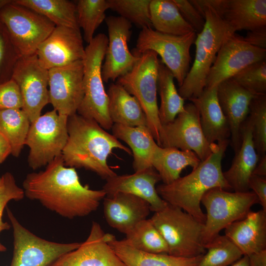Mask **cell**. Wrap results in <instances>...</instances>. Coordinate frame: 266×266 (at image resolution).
<instances>
[{"label": "cell", "instance_id": "cell-1", "mask_svg": "<svg viewBox=\"0 0 266 266\" xmlns=\"http://www.w3.org/2000/svg\"><path fill=\"white\" fill-rule=\"evenodd\" d=\"M25 196L37 200L47 209L67 219L82 217L96 211L106 193L83 185L73 167L65 166L62 155L45 169L27 175L23 182Z\"/></svg>", "mask_w": 266, "mask_h": 266}, {"label": "cell", "instance_id": "cell-2", "mask_svg": "<svg viewBox=\"0 0 266 266\" xmlns=\"http://www.w3.org/2000/svg\"><path fill=\"white\" fill-rule=\"evenodd\" d=\"M68 139L62 153L66 166L91 170L105 180L117 174L108 165L114 149L132 155L130 149L95 121L77 113L67 119Z\"/></svg>", "mask_w": 266, "mask_h": 266}, {"label": "cell", "instance_id": "cell-3", "mask_svg": "<svg viewBox=\"0 0 266 266\" xmlns=\"http://www.w3.org/2000/svg\"><path fill=\"white\" fill-rule=\"evenodd\" d=\"M229 140L217 142L212 153L189 174L169 184L156 187L158 194L167 203L179 207L204 224L206 215L201 209V200L208 190L221 188L232 190L222 169V160Z\"/></svg>", "mask_w": 266, "mask_h": 266}, {"label": "cell", "instance_id": "cell-4", "mask_svg": "<svg viewBox=\"0 0 266 266\" xmlns=\"http://www.w3.org/2000/svg\"><path fill=\"white\" fill-rule=\"evenodd\" d=\"M205 19L201 32L195 41L194 63L178 92L185 99L199 96L205 88V81L217 54L225 39L235 33L215 11L205 8L199 11Z\"/></svg>", "mask_w": 266, "mask_h": 266}, {"label": "cell", "instance_id": "cell-5", "mask_svg": "<svg viewBox=\"0 0 266 266\" xmlns=\"http://www.w3.org/2000/svg\"><path fill=\"white\" fill-rule=\"evenodd\" d=\"M108 44L107 36L100 33L85 48L83 65L84 95L77 113L97 122L104 130L113 125L108 112V99L101 75L102 63Z\"/></svg>", "mask_w": 266, "mask_h": 266}, {"label": "cell", "instance_id": "cell-6", "mask_svg": "<svg viewBox=\"0 0 266 266\" xmlns=\"http://www.w3.org/2000/svg\"><path fill=\"white\" fill-rule=\"evenodd\" d=\"M165 239L168 254L182 258L203 255L204 223L181 208L167 203L150 218Z\"/></svg>", "mask_w": 266, "mask_h": 266}, {"label": "cell", "instance_id": "cell-7", "mask_svg": "<svg viewBox=\"0 0 266 266\" xmlns=\"http://www.w3.org/2000/svg\"><path fill=\"white\" fill-rule=\"evenodd\" d=\"M159 64L155 52L146 51L130 71L117 79V83L137 100L146 115L148 128L160 146L162 125L157 103Z\"/></svg>", "mask_w": 266, "mask_h": 266}, {"label": "cell", "instance_id": "cell-8", "mask_svg": "<svg viewBox=\"0 0 266 266\" xmlns=\"http://www.w3.org/2000/svg\"><path fill=\"white\" fill-rule=\"evenodd\" d=\"M201 203L206 210L203 236L205 245L228 226L244 218L259 201L252 191L231 192L214 188L205 193Z\"/></svg>", "mask_w": 266, "mask_h": 266}, {"label": "cell", "instance_id": "cell-9", "mask_svg": "<svg viewBox=\"0 0 266 266\" xmlns=\"http://www.w3.org/2000/svg\"><path fill=\"white\" fill-rule=\"evenodd\" d=\"M196 37L195 32L174 35L158 32L152 28H144L139 33L132 53L139 57L146 51L155 52L161 57L162 63L172 72L180 87L190 69V50Z\"/></svg>", "mask_w": 266, "mask_h": 266}, {"label": "cell", "instance_id": "cell-10", "mask_svg": "<svg viewBox=\"0 0 266 266\" xmlns=\"http://www.w3.org/2000/svg\"><path fill=\"white\" fill-rule=\"evenodd\" d=\"M0 19L21 57L35 54L56 27L42 15L13 0L0 10Z\"/></svg>", "mask_w": 266, "mask_h": 266}, {"label": "cell", "instance_id": "cell-11", "mask_svg": "<svg viewBox=\"0 0 266 266\" xmlns=\"http://www.w3.org/2000/svg\"><path fill=\"white\" fill-rule=\"evenodd\" d=\"M67 119L53 109L31 123L25 145L30 149L28 165L33 170L62 155L68 139Z\"/></svg>", "mask_w": 266, "mask_h": 266}, {"label": "cell", "instance_id": "cell-12", "mask_svg": "<svg viewBox=\"0 0 266 266\" xmlns=\"http://www.w3.org/2000/svg\"><path fill=\"white\" fill-rule=\"evenodd\" d=\"M6 212L13 230V251L10 266H50L81 243H59L43 239L24 227L10 209Z\"/></svg>", "mask_w": 266, "mask_h": 266}, {"label": "cell", "instance_id": "cell-13", "mask_svg": "<svg viewBox=\"0 0 266 266\" xmlns=\"http://www.w3.org/2000/svg\"><path fill=\"white\" fill-rule=\"evenodd\" d=\"M217 143H210L205 137L200 123V114L195 105H185L184 110L174 120L162 125L160 146L194 152L203 161L215 150Z\"/></svg>", "mask_w": 266, "mask_h": 266}, {"label": "cell", "instance_id": "cell-14", "mask_svg": "<svg viewBox=\"0 0 266 266\" xmlns=\"http://www.w3.org/2000/svg\"><path fill=\"white\" fill-rule=\"evenodd\" d=\"M11 79L19 88L23 100L22 109L32 123L49 103L48 70L41 66L36 54L20 57Z\"/></svg>", "mask_w": 266, "mask_h": 266}, {"label": "cell", "instance_id": "cell-15", "mask_svg": "<svg viewBox=\"0 0 266 266\" xmlns=\"http://www.w3.org/2000/svg\"><path fill=\"white\" fill-rule=\"evenodd\" d=\"M266 49L251 45L235 33L223 42L205 81V88L217 86L249 65L266 59Z\"/></svg>", "mask_w": 266, "mask_h": 266}, {"label": "cell", "instance_id": "cell-16", "mask_svg": "<svg viewBox=\"0 0 266 266\" xmlns=\"http://www.w3.org/2000/svg\"><path fill=\"white\" fill-rule=\"evenodd\" d=\"M82 60L48 70L49 103L60 115L77 113L83 91Z\"/></svg>", "mask_w": 266, "mask_h": 266}, {"label": "cell", "instance_id": "cell-17", "mask_svg": "<svg viewBox=\"0 0 266 266\" xmlns=\"http://www.w3.org/2000/svg\"><path fill=\"white\" fill-rule=\"evenodd\" d=\"M108 29V44L101 68L103 82L114 81L130 71L139 59L128 48L132 24L121 16L105 18Z\"/></svg>", "mask_w": 266, "mask_h": 266}, {"label": "cell", "instance_id": "cell-18", "mask_svg": "<svg viewBox=\"0 0 266 266\" xmlns=\"http://www.w3.org/2000/svg\"><path fill=\"white\" fill-rule=\"evenodd\" d=\"M35 54L41 66L47 70L82 60L85 48L80 29L56 26Z\"/></svg>", "mask_w": 266, "mask_h": 266}, {"label": "cell", "instance_id": "cell-19", "mask_svg": "<svg viewBox=\"0 0 266 266\" xmlns=\"http://www.w3.org/2000/svg\"><path fill=\"white\" fill-rule=\"evenodd\" d=\"M108 236L99 223L93 222L86 240L50 266H126L108 243Z\"/></svg>", "mask_w": 266, "mask_h": 266}, {"label": "cell", "instance_id": "cell-20", "mask_svg": "<svg viewBox=\"0 0 266 266\" xmlns=\"http://www.w3.org/2000/svg\"><path fill=\"white\" fill-rule=\"evenodd\" d=\"M217 93L219 104L230 127V144L235 153L241 143V127L248 116L251 101L257 95L241 86L232 78L219 83Z\"/></svg>", "mask_w": 266, "mask_h": 266}, {"label": "cell", "instance_id": "cell-21", "mask_svg": "<svg viewBox=\"0 0 266 266\" xmlns=\"http://www.w3.org/2000/svg\"><path fill=\"white\" fill-rule=\"evenodd\" d=\"M106 181L102 188L106 196L124 193L137 196L148 202L154 212L162 210L167 204L157 192L155 185L161 180L154 168L132 174H116Z\"/></svg>", "mask_w": 266, "mask_h": 266}, {"label": "cell", "instance_id": "cell-22", "mask_svg": "<svg viewBox=\"0 0 266 266\" xmlns=\"http://www.w3.org/2000/svg\"><path fill=\"white\" fill-rule=\"evenodd\" d=\"M103 214L107 224L126 234L138 223L147 219L151 211L148 202L137 196L124 193L106 196Z\"/></svg>", "mask_w": 266, "mask_h": 266}, {"label": "cell", "instance_id": "cell-23", "mask_svg": "<svg viewBox=\"0 0 266 266\" xmlns=\"http://www.w3.org/2000/svg\"><path fill=\"white\" fill-rule=\"evenodd\" d=\"M213 10L234 33L266 27V0H216Z\"/></svg>", "mask_w": 266, "mask_h": 266}, {"label": "cell", "instance_id": "cell-24", "mask_svg": "<svg viewBox=\"0 0 266 266\" xmlns=\"http://www.w3.org/2000/svg\"><path fill=\"white\" fill-rule=\"evenodd\" d=\"M225 233L243 255L266 250V211H250L243 219L228 226Z\"/></svg>", "mask_w": 266, "mask_h": 266}, {"label": "cell", "instance_id": "cell-25", "mask_svg": "<svg viewBox=\"0 0 266 266\" xmlns=\"http://www.w3.org/2000/svg\"><path fill=\"white\" fill-rule=\"evenodd\" d=\"M241 143L235 154L232 165L223 172L224 176L232 190L236 192L249 191L248 182L259 160L253 139L251 122L248 118L241 129Z\"/></svg>", "mask_w": 266, "mask_h": 266}, {"label": "cell", "instance_id": "cell-26", "mask_svg": "<svg viewBox=\"0 0 266 266\" xmlns=\"http://www.w3.org/2000/svg\"><path fill=\"white\" fill-rule=\"evenodd\" d=\"M217 86L204 88L198 97L188 99L198 109L203 133L210 143L229 140L230 127L219 104Z\"/></svg>", "mask_w": 266, "mask_h": 266}, {"label": "cell", "instance_id": "cell-27", "mask_svg": "<svg viewBox=\"0 0 266 266\" xmlns=\"http://www.w3.org/2000/svg\"><path fill=\"white\" fill-rule=\"evenodd\" d=\"M108 243L126 266H197L203 256L182 258L148 253L133 247L125 239H117L110 233H108Z\"/></svg>", "mask_w": 266, "mask_h": 266}, {"label": "cell", "instance_id": "cell-28", "mask_svg": "<svg viewBox=\"0 0 266 266\" xmlns=\"http://www.w3.org/2000/svg\"><path fill=\"white\" fill-rule=\"evenodd\" d=\"M112 134L130 147L133 155V167L135 172L153 168L154 154L159 146L147 127H129L113 124Z\"/></svg>", "mask_w": 266, "mask_h": 266}, {"label": "cell", "instance_id": "cell-29", "mask_svg": "<svg viewBox=\"0 0 266 266\" xmlns=\"http://www.w3.org/2000/svg\"><path fill=\"white\" fill-rule=\"evenodd\" d=\"M108 112L113 124L148 127L146 115L135 97L120 84L111 83L107 91Z\"/></svg>", "mask_w": 266, "mask_h": 266}, {"label": "cell", "instance_id": "cell-30", "mask_svg": "<svg viewBox=\"0 0 266 266\" xmlns=\"http://www.w3.org/2000/svg\"><path fill=\"white\" fill-rule=\"evenodd\" d=\"M200 162L192 151L159 146L154 154L152 166L163 183L169 184L180 177L181 171L187 166L193 169Z\"/></svg>", "mask_w": 266, "mask_h": 266}, {"label": "cell", "instance_id": "cell-31", "mask_svg": "<svg viewBox=\"0 0 266 266\" xmlns=\"http://www.w3.org/2000/svg\"><path fill=\"white\" fill-rule=\"evenodd\" d=\"M150 13L152 27L158 32L183 35L195 32L172 0H151Z\"/></svg>", "mask_w": 266, "mask_h": 266}, {"label": "cell", "instance_id": "cell-32", "mask_svg": "<svg viewBox=\"0 0 266 266\" xmlns=\"http://www.w3.org/2000/svg\"><path fill=\"white\" fill-rule=\"evenodd\" d=\"M170 70L160 62L158 85L161 98L159 117L162 125L173 121L184 110V99L179 94Z\"/></svg>", "mask_w": 266, "mask_h": 266}, {"label": "cell", "instance_id": "cell-33", "mask_svg": "<svg viewBox=\"0 0 266 266\" xmlns=\"http://www.w3.org/2000/svg\"><path fill=\"white\" fill-rule=\"evenodd\" d=\"M17 3L42 15L56 26L80 29L76 5L67 0H15Z\"/></svg>", "mask_w": 266, "mask_h": 266}, {"label": "cell", "instance_id": "cell-34", "mask_svg": "<svg viewBox=\"0 0 266 266\" xmlns=\"http://www.w3.org/2000/svg\"><path fill=\"white\" fill-rule=\"evenodd\" d=\"M31 124L22 109L0 110V132L9 143L14 157H18L25 145Z\"/></svg>", "mask_w": 266, "mask_h": 266}, {"label": "cell", "instance_id": "cell-35", "mask_svg": "<svg viewBox=\"0 0 266 266\" xmlns=\"http://www.w3.org/2000/svg\"><path fill=\"white\" fill-rule=\"evenodd\" d=\"M126 235V241L139 250L168 254L167 244L150 219H146L138 223Z\"/></svg>", "mask_w": 266, "mask_h": 266}, {"label": "cell", "instance_id": "cell-36", "mask_svg": "<svg viewBox=\"0 0 266 266\" xmlns=\"http://www.w3.org/2000/svg\"><path fill=\"white\" fill-rule=\"evenodd\" d=\"M77 23L83 31V38L88 44L94 38L97 29L105 20L109 9L107 0H79L76 4Z\"/></svg>", "mask_w": 266, "mask_h": 266}, {"label": "cell", "instance_id": "cell-37", "mask_svg": "<svg viewBox=\"0 0 266 266\" xmlns=\"http://www.w3.org/2000/svg\"><path fill=\"white\" fill-rule=\"evenodd\" d=\"M204 247L206 252L197 266H229L243 256L225 235H218Z\"/></svg>", "mask_w": 266, "mask_h": 266}, {"label": "cell", "instance_id": "cell-38", "mask_svg": "<svg viewBox=\"0 0 266 266\" xmlns=\"http://www.w3.org/2000/svg\"><path fill=\"white\" fill-rule=\"evenodd\" d=\"M109 9L141 29L152 28L151 0H107Z\"/></svg>", "mask_w": 266, "mask_h": 266}, {"label": "cell", "instance_id": "cell-39", "mask_svg": "<svg viewBox=\"0 0 266 266\" xmlns=\"http://www.w3.org/2000/svg\"><path fill=\"white\" fill-rule=\"evenodd\" d=\"M252 126L254 146L259 159L266 152V94L251 101L248 116Z\"/></svg>", "mask_w": 266, "mask_h": 266}, {"label": "cell", "instance_id": "cell-40", "mask_svg": "<svg viewBox=\"0 0 266 266\" xmlns=\"http://www.w3.org/2000/svg\"><path fill=\"white\" fill-rule=\"evenodd\" d=\"M232 78L255 95L266 94V59L249 65Z\"/></svg>", "mask_w": 266, "mask_h": 266}, {"label": "cell", "instance_id": "cell-41", "mask_svg": "<svg viewBox=\"0 0 266 266\" xmlns=\"http://www.w3.org/2000/svg\"><path fill=\"white\" fill-rule=\"evenodd\" d=\"M20 57L0 19V84L11 79Z\"/></svg>", "mask_w": 266, "mask_h": 266}, {"label": "cell", "instance_id": "cell-42", "mask_svg": "<svg viewBox=\"0 0 266 266\" xmlns=\"http://www.w3.org/2000/svg\"><path fill=\"white\" fill-rule=\"evenodd\" d=\"M24 197V190L17 185L14 176L8 172L3 174L0 182V233L11 227L10 224L2 220L3 211L7 203L12 200H20ZM6 250V247L0 241V252H4Z\"/></svg>", "mask_w": 266, "mask_h": 266}, {"label": "cell", "instance_id": "cell-43", "mask_svg": "<svg viewBox=\"0 0 266 266\" xmlns=\"http://www.w3.org/2000/svg\"><path fill=\"white\" fill-rule=\"evenodd\" d=\"M23 98L16 82L10 80L0 84V110L22 109Z\"/></svg>", "mask_w": 266, "mask_h": 266}, {"label": "cell", "instance_id": "cell-44", "mask_svg": "<svg viewBox=\"0 0 266 266\" xmlns=\"http://www.w3.org/2000/svg\"><path fill=\"white\" fill-rule=\"evenodd\" d=\"M184 19L192 27L197 34L200 33L205 25V19L187 0H172Z\"/></svg>", "mask_w": 266, "mask_h": 266}, {"label": "cell", "instance_id": "cell-45", "mask_svg": "<svg viewBox=\"0 0 266 266\" xmlns=\"http://www.w3.org/2000/svg\"><path fill=\"white\" fill-rule=\"evenodd\" d=\"M249 189L257 196L263 210L266 211V178L252 174L248 182Z\"/></svg>", "mask_w": 266, "mask_h": 266}, {"label": "cell", "instance_id": "cell-46", "mask_svg": "<svg viewBox=\"0 0 266 266\" xmlns=\"http://www.w3.org/2000/svg\"><path fill=\"white\" fill-rule=\"evenodd\" d=\"M243 39L254 46L266 49V27L253 31H248Z\"/></svg>", "mask_w": 266, "mask_h": 266}, {"label": "cell", "instance_id": "cell-47", "mask_svg": "<svg viewBox=\"0 0 266 266\" xmlns=\"http://www.w3.org/2000/svg\"><path fill=\"white\" fill-rule=\"evenodd\" d=\"M249 266H266V250L248 256Z\"/></svg>", "mask_w": 266, "mask_h": 266}, {"label": "cell", "instance_id": "cell-48", "mask_svg": "<svg viewBox=\"0 0 266 266\" xmlns=\"http://www.w3.org/2000/svg\"><path fill=\"white\" fill-rule=\"evenodd\" d=\"M11 148L6 139L0 132V165L11 154Z\"/></svg>", "mask_w": 266, "mask_h": 266}, {"label": "cell", "instance_id": "cell-49", "mask_svg": "<svg viewBox=\"0 0 266 266\" xmlns=\"http://www.w3.org/2000/svg\"><path fill=\"white\" fill-rule=\"evenodd\" d=\"M253 174L261 177H266V155L259 159Z\"/></svg>", "mask_w": 266, "mask_h": 266}, {"label": "cell", "instance_id": "cell-50", "mask_svg": "<svg viewBox=\"0 0 266 266\" xmlns=\"http://www.w3.org/2000/svg\"><path fill=\"white\" fill-rule=\"evenodd\" d=\"M231 266H249L248 256L243 255L239 260L233 263Z\"/></svg>", "mask_w": 266, "mask_h": 266}, {"label": "cell", "instance_id": "cell-51", "mask_svg": "<svg viewBox=\"0 0 266 266\" xmlns=\"http://www.w3.org/2000/svg\"><path fill=\"white\" fill-rule=\"evenodd\" d=\"M12 1V0H0V10Z\"/></svg>", "mask_w": 266, "mask_h": 266}, {"label": "cell", "instance_id": "cell-52", "mask_svg": "<svg viewBox=\"0 0 266 266\" xmlns=\"http://www.w3.org/2000/svg\"><path fill=\"white\" fill-rule=\"evenodd\" d=\"M0 180H1V177H0Z\"/></svg>", "mask_w": 266, "mask_h": 266}]
</instances>
